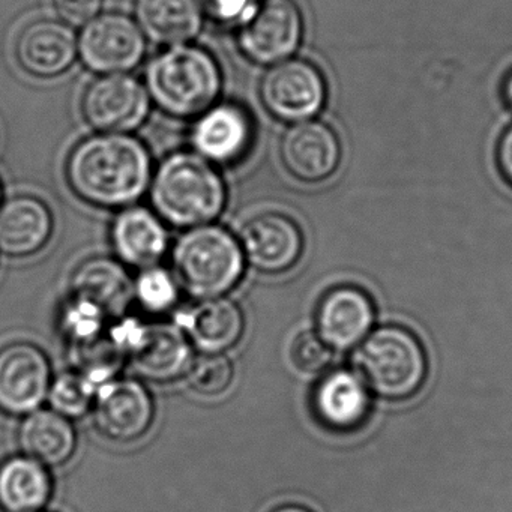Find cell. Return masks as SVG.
I'll use <instances>...</instances> for the list:
<instances>
[{
    "label": "cell",
    "mask_w": 512,
    "mask_h": 512,
    "mask_svg": "<svg viewBox=\"0 0 512 512\" xmlns=\"http://www.w3.org/2000/svg\"><path fill=\"white\" fill-rule=\"evenodd\" d=\"M0 206H2V187H0Z\"/></svg>",
    "instance_id": "obj_37"
},
{
    "label": "cell",
    "mask_w": 512,
    "mask_h": 512,
    "mask_svg": "<svg viewBox=\"0 0 512 512\" xmlns=\"http://www.w3.org/2000/svg\"><path fill=\"white\" fill-rule=\"evenodd\" d=\"M70 349V356L77 373L82 374L95 389L116 379L122 362H125L124 356L110 341L109 335L94 343L70 347Z\"/></svg>",
    "instance_id": "obj_27"
},
{
    "label": "cell",
    "mask_w": 512,
    "mask_h": 512,
    "mask_svg": "<svg viewBox=\"0 0 512 512\" xmlns=\"http://www.w3.org/2000/svg\"><path fill=\"white\" fill-rule=\"evenodd\" d=\"M175 325L199 353H226L241 341L245 316L233 299L221 296L202 299L179 311Z\"/></svg>",
    "instance_id": "obj_17"
},
{
    "label": "cell",
    "mask_w": 512,
    "mask_h": 512,
    "mask_svg": "<svg viewBox=\"0 0 512 512\" xmlns=\"http://www.w3.org/2000/svg\"><path fill=\"white\" fill-rule=\"evenodd\" d=\"M91 412L101 436L116 443L136 442L154 424V398L142 380L116 377L97 389Z\"/></svg>",
    "instance_id": "obj_8"
},
{
    "label": "cell",
    "mask_w": 512,
    "mask_h": 512,
    "mask_svg": "<svg viewBox=\"0 0 512 512\" xmlns=\"http://www.w3.org/2000/svg\"><path fill=\"white\" fill-rule=\"evenodd\" d=\"M53 5L62 22L85 26L100 16L103 0H53Z\"/></svg>",
    "instance_id": "obj_33"
},
{
    "label": "cell",
    "mask_w": 512,
    "mask_h": 512,
    "mask_svg": "<svg viewBox=\"0 0 512 512\" xmlns=\"http://www.w3.org/2000/svg\"><path fill=\"white\" fill-rule=\"evenodd\" d=\"M107 320L98 305L70 295L59 314V328L70 347H79L106 337Z\"/></svg>",
    "instance_id": "obj_26"
},
{
    "label": "cell",
    "mask_w": 512,
    "mask_h": 512,
    "mask_svg": "<svg viewBox=\"0 0 512 512\" xmlns=\"http://www.w3.org/2000/svg\"><path fill=\"white\" fill-rule=\"evenodd\" d=\"M503 95H505L506 103L512 109V73L506 77L505 85H503Z\"/></svg>",
    "instance_id": "obj_36"
},
{
    "label": "cell",
    "mask_w": 512,
    "mask_h": 512,
    "mask_svg": "<svg viewBox=\"0 0 512 512\" xmlns=\"http://www.w3.org/2000/svg\"><path fill=\"white\" fill-rule=\"evenodd\" d=\"M136 17L149 40L173 47L196 38L203 11L197 0H136Z\"/></svg>",
    "instance_id": "obj_24"
},
{
    "label": "cell",
    "mask_w": 512,
    "mask_h": 512,
    "mask_svg": "<svg viewBox=\"0 0 512 512\" xmlns=\"http://www.w3.org/2000/svg\"><path fill=\"white\" fill-rule=\"evenodd\" d=\"M187 386L202 397H218L232 386L235 367L226 353H199L185 373Z\"/></svg>",
    "instance_id": "obj_28"
},
{
    "label": "cell",
    "mask_w": 512,
    "mask_h": 512,
    "mask_svg": "<svg viewBox=\"0 0 512 512\" xmlns=\"http://www.w3.org/2000/svg\"><path fill=\"white\" fill-rule=\"evenodd\" d=\"M152 175L148 149L128 134L89 137L67 161L71 190L89 205L104 209L134 206L151 187Z\"/></svg>",
    "instance_id": "obj_1"
},
{
    "label": "cell",
    "mask_w": 512,
    "mask_h": 512,
    "mask_svg": "<svg viewBox=\"0 0 512 512\" xmlns=\"http://www.w3.org/2000/svg\"><path fill=\"white\" fill-rule=\"evenodd\" d=\"M326 88L319 68L301 59L275 64L260 83V100L269 113L284 122L310 121L326 103Z\"/></svg>",
    "instance_id": "obj_9"
},
{
    "label": "cell",
    "mask_w": 512,
    "mask_h": 512,
    "mask_svg": "<svg viewBox=\"0 0 512 512\" xmlns=\"http://www.w3.org/2000/svg\"><path fill=\"white\" fill-rule=\"evenodd\" d=\"M110 241L116 259L140 271L160 265L169 250L166 224L154 211L143 206H128L116 215Z\"/></svg>",
    "instance_id": "obj_18"
},
{
    "label": "cell",
    "mask_w": 512,
    "mask_h": 512,
    "mask_svg": "<svg viewBox=\"0 0 512 512\" xmlns=\"http://www.w3.org/2000/svg\"><path fill=\"white\" fill-rule=\"evenodd\" d=\"M83 64L95 73L133 70L146 53L142 29L122 14H103L85 25L77 43Z\"/></svg>",
    "instance_id": "obj_11"
},
{
    "label": "cell",
    "mask_w": 512,
    "mask_h": 512,
    "mask_svg": "<svg viewBox=\"0 0 512 512\" xmlns=\"http://www.w3.org/2000/svg\"><path fill=\"white\" fill-rule=\"evenodd\" d=\"M317 421L332 431H353L367 421L371 391L355 370L337 368L325 374L311 394Z\"/></svg>",
    "instance_id": "obj_16"
},
{
    "label": "cell",
    "mask_w": 512,
    "mask_h": 512,
    "mask_svg": "<svg viewBox=\"0 0 512 512\" xmlns=\"http://www.w3.org/2000/svg\"><path fill=\"white\" fill-rule=\"evenodd\" d=\"M251 139L250 116L235 104L211 107L200 116L193 131L194 148L209 163H236L248 151Z\"/></svg>",
    "instance_id": "obj_20"
},
{
    "label": "cell",
    "mask_w": 512,
    "mask_h": 512,
    "mask_svg": "<svg viewBox=\"0 0 512 512\" xmlns=\"http://www.w3.org/2000/svg\"><path fill=\"white\" fill-rule=\"evenodd\" d=\"M223 76L211 53L196 46L169 47L146 71V91L167 115L194 118L208 112L220 97Z\"/></svg>",
    "instance_id": "obj_3"
},
{
    "label": "cell",
    "mask_w": 512,
    "mask_h": 512,
    "mask_svg": "<svg viewBox=\"0 0 512 512\" xmlns=\"http://www.w3.org/2000/svg\"><path fill=\"white\" fill-rule=\"evenodd\" d=\"M304 35V17L293 0H262L239 29V49L256 64L287 61Z\"/></svg>",
    "instance_id": "obj_7"
},
{
    "label": "cell",
    "mask_w": 512,
    "mask_h": 512,
    "mask_svg": "<svg viewBox=\"0 0 512 512\" xmlns=\"http://www.w3.org/2000/svg\"><path fill=\"white\" fill-rule=\"evenodd\" d=\"M245 268L239 239L217 224L187 230L172 250L173 277L196 301L229 295Z\"/></svg>",
    "instance_id": "obj_4"
},
{
    "label": "cell",
    "mask_w": 512,
    "mask_h": 512,
    "mask_svg": "<svg viewBox=\"0 0 512 512\" xmlns=\"http://www.w3.org/2000/svg\"><path fill=\"white\" fill-rule=\"evenodd\" d=\"M77 40L73 29L55 20L29 23L16 43L20 67L34 77L52 79L61 76L76 59Z\"/></svg>",
    "instance_id": "obj_19"
},
{
    "label": "cell",
    "mask_w": 512,
    "mask_h": 512,
    "mask_svg": "<svg viewBox=\"0 0 512 512\" xmlns=\"http://www.w3.org/2000/svg\"><path fill=\"white\" fill-rule=\"evenodd\" d=\"M497 164L503 178L512 185V125L505 131L497 146Z\"/></svg>",
    "instance_id": "obj_34"
},
{
    "label": "cell",
    "mask_w": 512,
    "mask_h": 512,
    "mask_svg": "<svg viewBox=\"0 0 512 512\" xmlns=\"http://www.w3.org/2000/svg\"><path fill=\"white\" fill-rule=\"evenodd\" d=\"M127 266L112 257H91L71 274V296L98 305L109 317L124 316L134 299Z\"/></svg>",
    "instance_id": "obj_22"
},
{
    "label": "cell",
    "mask_w": 512,
    "mask_h": 512,
    "mask_svg": "<svg viewBox=\"0 0 512 512\" xmlns=\"http://www.w3.org/2000/svg\"><path fill=\"white\" fill-rule=\"evenodd\" d=\"M110 341L139 379L170 383L182 379L193 361V346L175 323L124 316L107 331Z\"/></svg>",
    "instance_id": "obj_6"
},
{
    "label": "cell",
    "mask_w": 512,
    "mask_h": 512,
    "mask_svg": "<svg viewBox=\"0 0 512 512\" xmlns=\"http://www.w3.org/2000/svg\"><path fill=\"white\" fill-rule=\"evenodd\" d=\"M145 86L128 74H106L94 80L82 98L86 122L103 133L125 134L136 130L149 113Z\"/></svg>",
    "instance_id": "obj_12"
},
{
    "label": "cell",
    "mask_w": 512,
    "mask_h": 512,
    "mask_svg": "<svg viewBox=\"0 0 512 512\" xmlns=\"http://www.w3.org/2000/svg\"><path fill=\"white\" fill-rule=\"evenodd\" d=\"M17 439L23 455L49 469L67 464L77 449L73 421L53 409H38L23 416Z\"/></svg>",
    "instance_id": "obj_23"
},
{
    "label": "cell",
    "mask_w": 512,
    "mask_h": 512,
    "mask_svg": "<svg viewBox=\"0 0 512 512\" xmlns=\"http://www.w3.org/2000/svg\"><path fill=\"white\" fill-rule=\"evenodd\" d=\"M97 389L82 376L74 371H65L53 377L50 385V409L61 413L65 418L79 419L91 412Z\"/></svg>",
    "instance_id": "obj_29"
},
{
    "label": "cell",
    "mask_w": 512,
    "mask_h": 512,
    "mask_svg": "<svg viewBox=\"0 0 512 512\" xmlns=\"http://www.w3.org/2000/svg\"><path fill=\"white\" fill-rule=\"evenodd\" d=\"M200 7L215 22L230 25L244 23L253 13L256 4H253V0H202Z\"/></svg>",
    "instance_id": "obj_32"
},
{
    "label": "cell",
    "mask_w": 512,
    "mask_h": 512,
    "mask_svg": "<svg viewBox=\"0 0 512 512\" xmlns=\"http://www.w3.org/2000/svg\"><path fill=\"white\" fill-rule=\"evenodd\" d=\"M332 349L317 332H302L293 340L290 358L302 373H322L332 361Z\"/></svg>",
    "instance_id": "obj_31"
},
{
    "label": "cell",
    "mask_w": 512,
    "mask_h": 512,
    "mask_svg": "<svg viewBox=\"0 0 512 512\" xmlns=\"http://www.w3.org/2000/svg\"><path fill=\"white\" fill-rule=\"evenodd\" d=\"M52 382V365L40 347L20 341L0 349V412L26 416L41 409Z\"/></svg>",
    "instance_id": "obj_10"
},
{
    "label": "cell",
    "mask_w": 512,
    "mask_h": 512,
    "mask_svg": "<svg viewBox=\"0 0 512 512\" xmlns=\"http://www.w3.org/2000/svg\"><path fill=\"white\" fill-rule=\"evenodd\" d=\"M271 512H313L311 509L305 508L302 505H296V503H286V505L277 506L272 509Z\"/></svg>",
    "instance_id": "obj_35"
},
{
    "label": "cell",
    "mask_w": 512,
    "mask_h": 512,
    "mask_svg": "<svg viewBox=\"0 0 512 512\" xmlns=\"http://www.w3.org/2000/svg\"><path fill=\"white\" fill-rule=\"evenodd\" d=\"M133 292L143 310L161 314L175 307L181 289L172 272L157 265L140 271L134 280Z\"/></svg>",
    "instance_id": "obj_30"
},
{
    "label": "cell",
    "mask_w": 512,
    "mask_h": 512,
    "mask_svg": "<svg viewBox=\"0 0 512 512\" xmlns=\"http://www.w3.org/2000/svg\"><path fill=\"white\" fill-rule=\"evenodd\" d=\"M49 467L16 455L0 464V509L4 512H41L52 499Z\"/></svg>",
    "instance_id": "obj_25"
},
{
    "label": "cell",
    "mask_w": 512,
    "mask_h": 512,
    "mask_svg": "<svg viewBox=\"0 0 512 512\" xmlns=\"http://www.w3.org/2000/svg\"><path fill=\"white\" fill-rule=\"evenodd\" d=\"M52 212L43 200L17 196L0 206V253L25 259L40 253L53 235Z\"/></svg>",
    "instance_id": "obj_21"
},
{
    "label": "cell",
    "mask_w": 512,
    "mask_h": 512,
    "mask_svg": "<svg viewBox=\"0 0 512 512\" xmlns=\"http://www.w3.org/2000/svg\"><path fill=\"white\" fill-rule=\"evenodd\" d=\"M151 203L155 214L178 229L214 223L227 202L220 173L199 154L176 152L161 161L152 175Z\"/></svg>",
    "instance_id": "obj_2"
},
{
    "label": "cell",
    "mask_w": 512,
    "mask_h": 512,
    "mask_svg": "<svg viewBox=\"0 0 512 512\" xmlns=\"http://www.w3.org/2000/svg\"><path fill=\"white\" fill-rule=\"evenodd\" d=\"M280 157L293 178L317 184L337 172L341 143L335 131L323 122H298L284 133Z\"/></svg>",
    "instance_id": "obj_15"
},
{
    "label": "cell",
    "mask_w": 512,
    "mask_h": 512,
    "mask_svg": "<svg viewBox=\"0 0 512 512\" xmlns=\"http://www.w3.org/2000/svg\"><path fill=\"white\" fill-rule=\"evenodd\" d=\"M353 370L371 392L385 400H404L424 385L427 353L410 329L385 325L370 332L356 347Z\"/></svg>",
    "instance_id": "obj_5"
},
{
    "label": "cell",
    "mask_w": 512,
    "mask_h": 512,
    "mask_svg": "<svg viewBox=\"0 0 512 512\" xmlns=\"http://www.w3.org/2000/svg\"><path fill=\"white\" fill-rule=\"evenodd\" d=\"M238 239L247 265L262 274L290 271L304 251V236L298 224L278 212H265L250 218Z\"/></svg>",
    "instance_id": "obj_13"
},
{
    "label": "cell",
    "mask_w": 512,
    "mask_h": 512,
    "mask_svg": "<svg viewBox=\"0 0 512 512\" xmlns=\"http://www.w3.org/2000/svg\"><path fill=\"white\" fill-rule=\"evenodd\" d=\"M376 308L361 287L346 284L328 290L316 311V332L331 349L358 347L373 328Z\"/></svg>",
    "instance_id": "obj_14"
}]
</instances>
